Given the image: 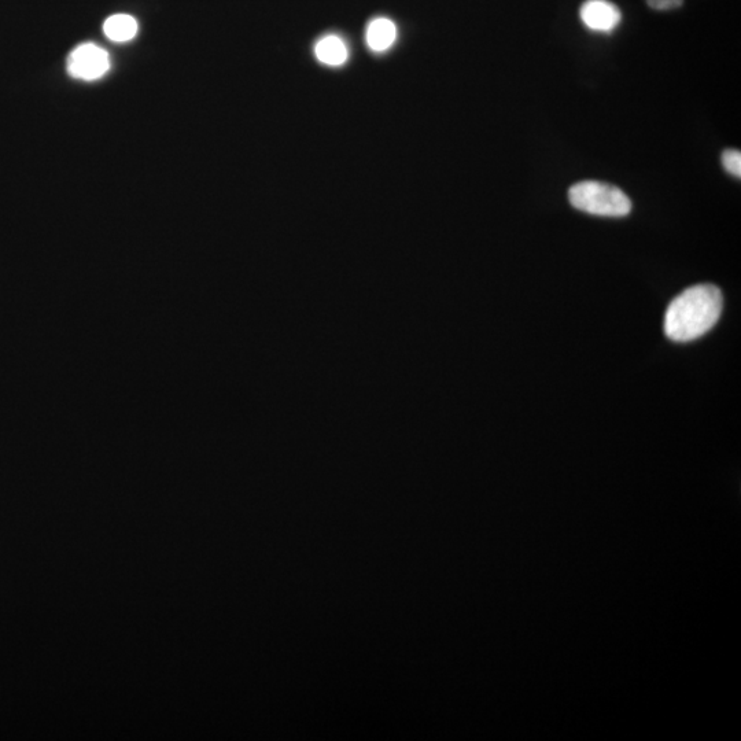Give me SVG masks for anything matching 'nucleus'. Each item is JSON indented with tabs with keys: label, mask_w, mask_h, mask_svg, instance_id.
<instances>
[{
	"label": "nucleus",
	"mask_w": 741,
	"mask_h": 741,
	"mask_svg": "<svg viewBox=\"0 0 741 741\" xmlns=\"http://www.w3.org/2000/svg\"><path fill=\"white\" fill-rule=\"evenodd\" d=\"M722 309L724 297L717 286L702 283L689 287L670 302L663 330L670 341L680 344L695 341L713 330Z\"/></svg>",
	"instance_id": "1"
},
{
	"label": "nucleus",
	"mask_w": 741,
	"mask_h": 741,
	"mask_svg": "<svg viewBox=\"0 0 741 741\" xmlns=\"http://www.w3.org/2000/svg\"><path fill=\"white\" fill-rule=\"evenodd\" d=\"M569 201L575 209L600 217H625L632 212V201L613 184L584 180L569 190Z\"/></svg>",
	"instance_id": "2"
},
{
	"label": "nucleus",
	"mask_w": 741,
	"mask_h": 741,
	"mask_svg": "<svg viewBox=\"0 0 741 741\" xmlns=\"http://www.w3.org/2000/svg\"><path fill=\"white\" fill-rule=\"evenodd\" d=\"M109 68V54L94 43L81 44L68 58L69 75L79 80L101 79L108 73Z\"/></svg>",
	"instance_id": "3"
},
{
	"label": "nucleus",
	"mask_w": 741,
	"mask_h": 741,
	"mask_svg": "<svg viewBox=\"0 0 741 741\" xmlns=\"http://www.w3.org/2000/svg\"><path fill=\"white\" fill-rule=\"evenodd\" d=\"M580 16L586 28L600 33L613 32L622 20L621 10L608 0H586Z\"/></svg>",
	"instance_id": "4"
},
{
	"label": "nucleus",
	"mask_w": 741,
	"mask_h": 741,
	"mask_svg": "<svg viewBox=\"0 0 741 741\" xmlns=\"http://www.w3.org/2000/svg\"><path fill=\"white\" fill-rule=\"evenodd\" d=\"M396 25L387 18H376L368 25L367 43L371 50L386 51L396 40Z\"/></svg>",
	"instance_id": "5"
},
{
	"label": "nucleus",
	"mask_w": 741,
	"mask_h": 741,
	"mask_svg": "<svg viewBox=\"0 0 741 741\" xmlns=\"http://www.w3.org/2000/svg\"><path fill=\"white\" fill-rule=\"evenodd\" d=\"M315 54L317 60L330 66H339L348 60V49L344 40L334 35L320 39L316 44Z\"/></svg>",
	"instance_id": "6"
},
{
	"label": "nucleus",
	"mask_w": 741,
	"mask_h": 741,
	"mask_svg": "<svg viewBox=\"0 0 741 741\" xmlns=\"http://www.w3.org/2000/svg\"><path fill=\"white\" fill-rule=\"evenodd\" d=\"M103 32L110 40L117 43L129 42L138 33V22L127 14H116L103 24Z\"/></svg>",
	"instance_id": "7"
},
{
	"label": "nucleus",
	"mask_w": 741,
	"mask_h": 741,
	"mask_svg": "<svg viewBox=\"0 0 741 741\" xmlns=\"http://www.w3.org/2000/svg\"><path fill=\"white\" fill-rule=\"evenodd\" d=\"M722 165L725 171L732 175L733 178H741V153L740 150L729 149L722 153Z\"/></svg>",
	"instance_id": "8"
},
{
	"label": "nucleus",
	"mask_w": 741,
	"mask_h": 741,
	"mask_svg": "<svg viewBox=\"0 0 741 741\" xmlns=\"http://www.w3.org/2000/svg\"><path fill=\"white\" fill-rule=\"evenodd\" d=\"M647 5L654 10L669 11L680 9L684 5V0H647Z\"/></svg>",
	"instance_id": "9"
}]
</instances>
